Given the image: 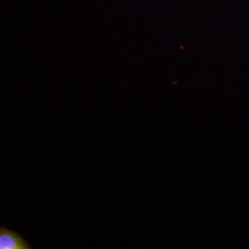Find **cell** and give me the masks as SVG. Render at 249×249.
I'll use <instances>...</instances> for the list:
<instances>
[{
	"instance_id": "6da1fadb",
	"label": "cell",
	"mask_w": 249,
	"mask_h": 249,
	"mask_svg": "<svg viewBox=\"0 0 249 249\" xmlns=\"http://www.w3.org/2000/svg\"><path fill=\"white\" fill-rule=\"evenodd\" d=\"M32 247L18 232L0 227V249H31Z\"/></svg>"
}]
</instances>
